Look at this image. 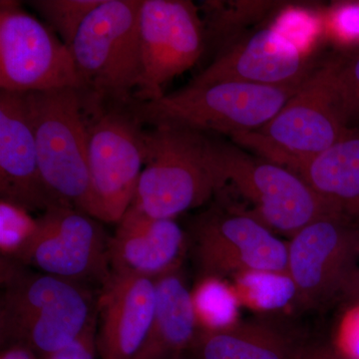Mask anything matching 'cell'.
Listing matches in <instances>:
<instances>
[{
  "label": "cell",
  "mask_w": 359,
  "mask_h": 359,
  "mask_svg": "<svg viewBox=\"0 0 359 359\" xmlns=\"http://www.w3.org/2000/svg\"><path fill=\"white\" fill-rule=\"evenodd\" d=\"M1 282V347L18 344L47 359L72 344L96 318L98 294L85 283L26 271L6 257Z\"/></svg>",
  "instance_id": "cell-1"
},
{
  "label": "cell",
  "mask_w": 359,
  "mask_h": 359,
  "mask_svg": "<svg viewBox=\"0 0 359 359\" xmlns=\"http://www.w3.org/2000/svg\"><path fill=\"white\" fill-rule=\"evenodd\" d=\"M219 142L199 130L156 125L144 130V167L130 208L175 219L223 188Z\"/></svg>",
  "instance_id": "cell-2"
},
{
  "label": "cell",
  "mask_w": 359,
  "mask_h": 359,
  "mask_svg": "<svg viewBox=\"0 0 359 359\" xmlns=\"http://www.w3.org/2000/svg\"><path fill=\"white\" fill-rule=\"evenodd\" d=\"M25 94L42 178L61 207L94 218L88 161L89 93L62 88Z\"/></svg>",
  "instance_id": "cell-3"
},
{
  "label": "cell",
  "mask_w": 359,
  "mask_h": 359,
  "mask_svg": "<svg viewBox=\"0 0 359 359\" xmlns=\"http://www.w3.org/2000/svg\"><path fill=\"white\" fill-rule=\"evenodd\" d=\"M302 83L289 86L231 81L189 83L157 100H132L128 107L142 125H176L233 136L257 131L268 124Z\"/></svg>",
  "instance_id": "cell-4"
},
{
  "label": "cell",
  "mask_w": 359,
  "mask_h": 359,
  "mask_svg": "<svg viewBox=\"0 0 359 359\" xmlns=\"http://www.w3.org/2000/svg\"><path fill=\"white\" fill-rule=\"evenodd\" d=\"M344 61L334 58L311 70L268 124L257 131L233 135L231 140L273 164L318 154L334 145L351 129L340 94Z\"/></svg>",
  "instance_id": "cell-5"
},
{
  "label": "cell",
  "mask_w": 359,
  "mask_h": 359,
  "mask_svg": "<svg viewBox=\"0 0 359 359\" xmlns=\"http://www.w3.org/2000/svg\"><path fill=\"white\" fill-rule=\"evenodd\" d=\"M142 0H103L70 50L84 90L104 102L129 104L140 81Z\"/></svg>",
  "instance_id": "cell-6"
},
{
  "label": "cell",
  "mask_w": 359,
  "mask_h": 359,
  "mask_svg": "<svg viewBox=\"0 0 359 359\" xmlns=\"http://www.w3.org/2000/svg\"><path fill=\"white\" fill-rule=\"evenodd\" d=\"M144 130L128 104L89 93V172L98 221L119 223L133 202L144 167Z\"/></svg>",
  "instance_id": "cell-7"
},
{
  "label": "cell",
  "mask_w": 359,
  "mask_h": 359,
  "mask_svg": "<svg viewBox=\"0 0 359 359\" xmlns=\"http://www.w3.org/2000/svg\"><path fill=\"white\" fill-rule=\"evenodd\" d=\"M219 151L224 180L221 190L231 189L252 205L245 216L269 230L292 237L316 219L341 215L285 168L257 159L233 144L219 142Z\"/></svg>",
  "instance_id": "cell-8"
},
{
  "label": "cell",
  "mask_w": 359,
  "mask_h": 359,
  "mask_svg": "<svg viewBox=\"0 0 359 359\" xmlns=\"http://www.w3.org/2000/svg\"><path fill=\"white\" fill-rule=\"evenodd\" d=\"M0 88L27 93L83 88L69 47L20 2H0Z\"/></svg>",
  "instance_id": "cell-9"
},
{
  "label": "cell",
  "mask_w": 359,
  "mask_h": 359,
  "mask_svg": "<svg viewBox=\"0 0 359 359\" xmlns=\"http://www.w3.org/2000/svg\"><path fill=\"white\" fill-rule=\"evenodd\" d=\"M141 75L133 96L139 102L164 96V86L191 69L207 44L204 20L190 0H142Z\"/></svg>",
  "instance_id": "cell-10"
},
{
  "label": "cell",
  "mask_w": 359,
  "mask_h": 359,
  "mask_svg": "<svg viewBox=\"0 0 359 359\" xmlns=\"http://www.w3.org/2000/svg\"><path fill=\"white\" fill-rule=\"evenodd\" d=\"M109 240L98 219L68 207H52L37 219L15 257L25 266L66 280L102 285L110 276Z\"/></svg>",
  "instance_id": "cell-11"
},
{
  "label": "cell",
  "mask_w": 359,
  "mask_h": 359,
  "mask_svg": "<svg viewBox=\"0 0 359 359\" xmlns=\"http://www.w3.org/2000/svg\"><path fill=\"white\" fill-rule=\"evenodd\" d=\"M193 252L204 278L287 273V244L252 217L211 210L196 219Z\"/></svg>",
  "instance_id": "cell-12"
},
{
  "label": "cell",
  "mask_w": 359,
  "mask_h": 359,
  "mask_svg": "<svg viewBox=\"0 0 359 359\" xmlns=\"http://www.w3.org/2000/svg\"><path fill=\"white\" fill-rule=\"evenodd\" d=\"M287 273L295 299L316 306L341 294L359 259V224L342 215L316 219L287 244Z\"/></svg>",
  "instance_id": "cell-13"
},
{
  "label": "cell",
  "mask_w": 359,
  "mask_h": 359,
  "mask_svg": "<svg viewBox=\"0 0 359 359\" xmlns=\"http://www.w3.org/2000/svg\"><path fill=\"white\" fill-rule=\"evenodd\" d=\"M157 304L154 278L111 271L97 301L99 359H132L152 325Z\"/></svg>",
  "instance_id": "cell-14"
},
{
  "label": "cell",
  "mask_w": 359,
  "mask_h": 359,
  "mask_svg": "<svg viewBox=\"0 0 359 359\" xmlns=\"http://www.w3.org/2000/svg\"><path fill=\"white\" fill-rule=\"evenodd\" d=\"M309 73L306 54L273 26L226 47L190 84L231 81L289 86L301 83Z\"/></svg>",
  "instance_id": "cell-15"
},
{
  "label": "cell",
  "mask_w": 359,
  "mask_h": 359,
  "mask_svg": "<svg viewBox=\"0 0 359 359\" xmlns=\"http://www.w3.org/2000/svg\"><path fill=\"white\" fill-rule=\"evenodd\" d=\"M0 196L29 212L61 207L42 178L25 94L4 90L0 92Z\"/></svg>",
  "instance_id": "cell-16"
},
{
  "label": "cell",
  "mask_w": 359,
  "mask_h": 359,
  "mask_svg": "<svg viewBox=\"0 0 359 359\" xmlns=\"http://www.w3.org/2000/svg\"><path fill=\"white\" fill-rule=\"evenodd\" d=\"M187 244L175 219L151 218L129 208L109 240L111 271L157 280L180 269Z\"/></svg>",
  "instance_id": "cell-17"
},
{
  "label": "cell",
  "mask_w": 359,
  "mask_h": 359,
  "mask_svg": "<svg viewBox=\"0 0 359 359\" xmlns=\"http://www.w3.org/2000/svg\"><path fill=\"white\" fill-rule=\"evenodd\" d=\"M280 165L313 189L353 223L359 224V131L349 129L318 154L287 158Z\"/></svg>",
  "instance_id": "cell-18"
},
{
  "label": "cell",
  "mask_w": 359,
  "mask_h": 359,
  "mask_svg": "<svg viewBox=\"0 0 359 359\" xmlns=\"http://www.w3.org/2000/svg\"><path fill=\"white\" fill-rule=\"evenodd\" d=\"M157 304L146 339L132 359H183L199 330L193 295L180 269L160 276Z\"/></svg>",
  "instance_id": "cell-19"
},
{
  "label": "cell",
  "mask_w": 359,
  "mask_h": 359,
  "mask_svg": "<svg viewBox=\"0 0 359 359\" xmlns=\"http://www.w3.org/2000/svg\"><path fill=\"white\" fill-rule=\"evenodd\" d=\"M297 348L276 325L245 320L214 330L199 327L190 353L199 359H294Z\"/></svg>",
  "instance_id": "cell-20"
},
{
  "label": "cell",
  "mask_w": 359,
  "mask_h": 359,
  "mask_svg": "<svg viewBox=\"0 0 359 359\" xmlns=\"http://www.w3.org/2000/svg\"><path fill=\"white\" fill-rule=\"evenodd\" d=\"M201 328H222L233 325L237 316V294L218 278H204L192 294Z\"/></svg>",
  "instance_id": "cell-21"
},
{
  "label": "cell",
  "mask_w": 359,
  "mask_h": 359,
  "mask_svg": "<svg viewBox=\"0 0 359 359\" xmlns=\"http://www.w3.org/2000/svg\"><path fill=\"white\" fill-rule=\"evenodd\" d=\"M102 2L103 0H33L28 4L70 48L84 21Z\"/></svg>",
  "instance_id": "cell-22"
},
{
  "label": "cell",
  "mask_w": 359,
  "mask_h": 359,
  "mask_svg": "<svg viewBox=\"0 0 359 359\" xmlns=\"http://www.w3.org/2000/svg\"><path fill=\"white\" fill-rule=\"evenodd\" d=\"M238 276V292L259 309H273L295 299L294 283L287 273L252 271Z\"/></svg>",
  "instance_id": "cell-23"
},
{
  "label": "cell",
  "mask_w": 359,
  "mask_h": 359,
  "mask_svg": "<svg viewBox=\"0 0 359 359\" xmlns=\"http://www.w3.org/2000/svg\"><path fill=\"white\" fill-rule=\"evenodd\" d=\"M269 6L271 2L205 1L203 8L207 14V20L204 21L207 39H228L238 26L263 13Z\"/></svg>",
  "instance_id": "cell-24"
},
{
  "label": "cell",
  "mask_w": 359,
  "mask_h": 359,
  "mask_svg": "<svg viewBox=\"0 0 359 359\" xmlns=\"http://www.w3.org/2000/svg\"><path fill=\"white\" fill-rule=\"evenodd\" d=\"M37 226V219L23 208L0 201V248L2 256L15 259Z\"/></svg>",
  "instance_id": "cell-25"
},
{
  "label": "cell",
  "mask_w": 359,
  "mask_h": 359,
  "mask_svg": "<svg viewBox=\"0 0 359 359\" xmlns=\"http://www.w3.org/2000/svg\"><path fill=\"white\" fill-rule=\"evenodd\" d=\"M273 27L294 42L304 54L318 32V21L309 14L299 11H289L280 14Z\"/></svg>",
  "instance_id": "cell-26"
},
{
  "label": "cell",
  "mask_w": 359,
  "mask_h": 359,
  "mask_svg": "<svg viewBox=\"0 0 359 359\" xmlns=\"http://www.w3.org/2000/svg\"><path fill=\"white\" fill-rule=\"evenodd\" d=\"M328 29L339 43H359V2L337 6L330 15Z\"/></svg>",
  "instance_id": "cell-27"
},
{
  "label": "cell",
  "mask_w": 359,
  "mask_h": 359,
  "mask_svg": "<svg viewBox=\"0 0 359 359\" xmlns=\"http://www.w3.org/2000/svg\"><path fill=\"white\" fill-rule=\"evenodd\" d=\"M340 94L349 122L359 119V52L344 59L339 74Z\"/></svg>",
  "instance_id": "cell-28"
},
{
  "label": "cell",
  "mask_w": 359,
  "mask_h": 359,
  "mask_svg": "<svg viewBox=\"0 0 359 359\" xmlns=\"http://www.w3.org/2000/svg\"><path fill=\"white\" fill-rule=\"evenodd\" d=\"M97 316L95 320L69 346L56 351L47 359H97Z\"/></svg>",
  "instance_id": "cell-29"
},
{
  "label": "cell",
  "mask_w": 359,
  "mask_h": 359,
  "mask_svg": "<svg viewBox=\"0 0 359 359\" xmlns=\"http://www.w3.org/2000/svg\"><path fill=\"white\" fill-rule=\"evenodd\" d=\"M294 359H356L339 347L327 344H311L299 346Z\"/></svg>",
  "instance_id": "cell-30"
},
{
  "label": "cell",
  "mask_w": 359,
  "mask_h": 359,
  "mask_svg": "<svg viewBox=\"0 0 359 359\" xmlns=\"http://www.w3.org/2000/svg\"><path fill=\"white\" fill-rule=\"evenodd\" d=\"M347 320L344 334V344L340 347L344 353L351 358L359 359V304Z\"/></svg>",
  "instance_id": "cell-31"
},
{
  "label": "cell",
  "mask_w": 359,
  "mask_h": 359,
  "mask_svg": "<svg viewBox=\"0 0 359 359\" xmlns=\"http://www.w3.org/2000/svg\"><path fill=\"white\" fill-rule=\"evenodd\" d=\"M0 359H39L32 349L18 344L1 347Z\"/></svg>",
  "instance_id": "cell-32"
},
{
  "label": "cell",
  "mask_w": 359,
  "mask_h": 359,
  "mask_svg": "<svg viewBox=\"0 0 359 359\" xmlns=\"http://www.w3.org/2000/svg\"><path fill=\"white\" fill-rule=\"evenodd\" d=\"M341 294H344L349 301L359 304V264L349 278Z\"/></svg>",
  "instance_id": "cell-33"
},
{
  "label": "cell",
  "mask_w": 359,
  "mask_h": 359,
  "mask_svg": "<svg viewBox=\"0 0 359 359\" xmlns=\"http://www.w3.org/2000/svg\"><path fill=\"white\" fill-rule=\"evenodd\" d=\"M183 359H199V358H196L195 355H191V354H187V355L185 356V358H184Z\"/></svg>",
  "instance_id": "cell-34"
}]
</instances>
